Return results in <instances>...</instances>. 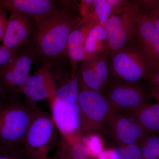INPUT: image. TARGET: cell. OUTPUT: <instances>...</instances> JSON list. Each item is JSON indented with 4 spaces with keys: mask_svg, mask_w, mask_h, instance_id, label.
<instances>
[{
    "mask_svg": "<svg viewBox=\"0 0 159 159\" xmlns=\"http://www.w3.org/2000/svg\"><path fill=\"white\" fill-rule=\"evenodd\" d=\"M34 22L30 40L36 57L42 64L51 65L57 58L65 57L69 35L83 24L84 20L80 13L77 2L66 1L62 7L54 13Z\"/></svg>",
    "mask_w": 159,
    "mask_h": 159,
    "instance_id": "obj_1",
    "label": "cell"
},
{
    "mask_svg": "<svg viewBox=\"0 0 159 159\" xmlns=\"http://www.w3.org/2000/svg\"><path fill=\"white\" fill-rule=\"evenodd\" d=\"M79 75L58 84L50 99L51 116L61 136L69 139H82L81 112L78 102Z\"/></svg>",
    "mask_w": 159,
    "mask_h": 159,
    "instance_id": "obj_2",
    "label": "cell"
},
{
    "mask_svg": "<svg viewBox=\"0 0 159 159\" xmlns=\"http://www.w3.org/2000/svg\"><path fill=\"white\" fill-rule=\"evenodd\" d=\"M21 93L12 94L0 105V146L24 149L27 131L38 109Z\"/></svg>",
    "mask_w": 159,
    "mask_h": 159,
    "instance_id": "obj_3",
    "label": "cell"
},
{
    "mask_svg": "<svg viewBox=\"0 0 159 159\" xmlns=\"http://www.w3.org/2000/svg\"><path fill=\"white\" fill-rule=\"evenodd\" d=\"M51 114L38 108L26 132L24 150L29 159H51L49 152L60 138Z\"/></svg>",
    "mask_w": 159,
    "mask_h": 159,
    "instance_id": "obj_4",
    "label": "cell"
},
{
    "mask_svg": "<svg viewBox=\"0 0 159 159\" xmlns=\"http://www.w3.org/2000/svg\"><path fill=\"white\" fill-rule=\"evenodd\" d=\"M140 11L141 9L136 1H130L128 4L111 15L105 26L107 32V51L109 55L135 43Z\"/></svg>",
    "mask_w": 159,
    "mask_h": 159,
    "instance_id": "obj_5",
    "label": "cell"
},
{
    "mask_svg": "<svg viewBox=\"0 0 159 159\" xmlns=\"http://www.w3.org/2000/svg\"><path fill=\"white\" fill-rule=\"evenodd\" d=\"M111 80L136 84L150 75L136 43L124 47L109 55Z\"/></svg>",
    "mask_w": 159,
    "mask_h": 159,
    "instance_id": "obj_6",
    "label": "cell"
},
{
    "mask_svg": "<svg viewBox=\"0 0 159 159\" xmlns=\"http://www.w3.org/2000/svg\"><path fill=\"white\" fill-rule=\"evenodd\" d=\"M78 97L84 135L98 134L106 126L108 116L114 110L104 94L92 90L79 79Z\"/></svg>",
    "mask_w": 159,
    "mask_h": 159,
    "instance_id": "obj_7",
    "label": "cell"
},
{
    "mask_svg": "<svg viewBox=\"0 0 159 159\" xmlns=\"http://www.w3.org/2000/svg\"><path fill=\"white\" fill-rule=\"evenodd\" d=\"M35 58V50L30 40L15 51L9 62L0 71V82L9 94L21 93Z\"/></svg>",
    "mask_w": 159,
    "mask_h": 159,
    "instance_id": "obj_8",
    "label": "cell"
},
{
    "mask_svg": "<svg viewBox=\"0 0 159 159\" xmlns=\"http://www.w3.org/2000/svg\"><path fill=\"white\" fill-rule=\"evenodd\" d=\"M103 94L112 108L119 112L138 108L149 103L150 99L148 91L139 83H125L110 80Z\"/></svg>",
    "mask_w": 159,
    "mask_h": 159,
    "instance_id": "obj_9",
    "label": "cell"
},
{
    "mask_svg": "<svg viewBox=\"0 0 159 159\" xmlns=\"http://www.w3.org/2000/svg\"><path fill=\"white\" fill-rule=\"evenodd\" d=\"M136 42L150 75L159 71V31L141 9L138 20Z\"/></svg>",
    "mask_w": 159,
    "mask_h": 159,
    "instance_id": "obj_10",
    "label": "cell"
},
{
    "mask_svg": "<svg viewBox=\"0 0 159 159\" xmlns=\"http://www.w3.org/2000/svg\"><path fill=\"white\" fill-rule=\"evenodd\" d=\"M51 65H42L34 75L26 80L21 93L26 103L36 107L38 102L45 99L50 100L55 95L56 84L50 70Z\"/></svg>",
    "mask_w": 159,
    "mask_h": 159,
    "instance_id": "obj_11",
    "label": "cell"
},
{
    "mask_svg": "<svg viewBox=\"0 0 159 159\" xmlns=\"http://www.w3.org/2000/svg\"><path fill=\"white\" fill-rule=\"evenodd\" d=\"M106 126L111 135L119 145H139L148 134L132 117L115 110L108 116Z\"/></svg>",
    "mask_w": 159,
    "mask_h": 159,
    "instance_id": "obj_12",
    "label": "cell"
},
{
    "mask_svg": "<svg viewBox=\"0 0 159 159\" xmlns=\"http://www.w3.org/2000/svg\"><path fill=\"white\" fill-rule=\"evenodd\" d=\"M65 1L0 0V9L24 15L34 22L44 18L62 7Z\"/></svg>",
    "mask_w": 159,
    "mask_h": 159,
    "instance_id": "obj_13",
    "label": "cell"
},
{
    "mask_svg": "<svg viewBox=\"0 0 159 159\" xmlns=\"http://www.w3.org/2000/svg\"><path fill=\"white\" fill-rule=\"evenodd\" d=\"M34 24L33 20L24 15L10 12L2 42L3 45L16 51L30 40Z\"/></svg>",
    "mask_w": 159,
    "mask_h": 159,
    "instance_id": "obj_14",
    "label": "cell"
},
{
    "mask_svg": "<svg viewBox=\"0 0 159 159\" xmlns=\"http://www.w3.org/2000/svg\"><path fill=\"white\" fill-rule=\"evenodd\" d=\"M91 29L84 22L72 31L69 35L66 47L65 57L69 60L72 69L71 74L73 76L78 73V62L88 61L84 43L86 38Z\"/></svg>",
    "mask_w": 159,
    "mask_h": 159,
    "instance_id": "obj_15",
    "label": "cell"
},
{
    "mask_svg": "<svg viewBox=\"0 0 159 159\" xmlns=\"http://www.w3.org/2000/svg\"><path fill=\"white\" fill-rule=\"evenodd\" d=\"M137 121L148 134L159 135V103H147L138 108L123 111Z\"/></svg>",
    "mask_w": 159,
    "mask_h": 159,
    "instance_id": "obj_16",
    "label": "cell"
},
{
    "mask_svg": "<svg viewBox=\"0 0 159 159\" xmlns=\"http://www.w3.org/2000/svg\"><path fill=\"white\" fill-rule=\"evenodd\" d=\"M107 32L105 27L93 26L86 38L84 48L88 61L94 59L107 51Z\"/></svg>",
    "mask_w": 159,
    "mask_h": 159,
    "instance_id": "obj_17",
    "label": "cell"
},
{
    "mask_svg": "<svg viewBox=\"0 0 159 159\" xmlns=\"http://www.w3.org/2000/svg\"><path fill=\"white\" fill-rule=\"evenodd\" d=\"M83 138L68 139L61 136L54 159H90Z\"/></svg>",
    "mask_w": 159,
    "mask_h": 159,
    "instance_id": "obj_18",
    "label": "cell"
},
{
    "mask_svg": "<svg viewBox=\"0 0 159 159\" xmlns=\"http://www.w3.org/2000/svg\"><path fill=\"white\" fill-rule=\"evenodd\" d=\"M108 57L109 54L106 51L90 60L94 73L104 89L109 82L110 77Z\"/></svg>",
    "mask_w": 159,
    "mask_h": 159,
    "instance_id": "obj_19",
    "label": "cell"
},
{
    "mask_svg": "<svg viewBox=\"0 0 159 159\" xmlns=\"http://www.w3.org/2000/svg\"><path fill=\"white\" fill-rule=\"evenodd\" d=\"M84 61L79 71L80 82L87 88L103 93L104 89L94 73L90 61Z\"/></svg>",
    "mask_w": 159,
    "mask_h": 159,
    "instance_id": "obj_20",
    "label": "cell"
},
{
    "mask_svg": "<svg viewBox=\"0 0 159 159\" xmlns=\"http://www.w3.org/2000/svg\"><path fill=\"white\" fill-rule=\"evenodd\" d=\"M93 13L98 24L105 27L113 13L112 8L107 0H93Z\"/></svg>",
    "mask_w": 159,
    "mask_h": 159,
    "instance_id": "obj_21",
    "label": "cell"
},
{
    "mask_svg": "<svg viewBox=\"0 0 159 159\" xmlns=\"http://www.w3.org/2000/svg\"><path fill=\"white\" fill-rule=\"evenodd\" d=\"M90 158L97 159L103 151V142L98 134H91L83 138Z\"/></svg>",
    "mask_w": 159,
    "mask_h": 159,
    "instance_id": "obj_22",
    "label": "cell"
},
{
    "mask_svg": "<svg viewBox=\"0 0 159 159\" xmlns=\"http://www.w3.org/2000/svg\"><path fill=\"white\" fill-rule=\"evenodd\" d=\"M140 9L150 18L159 31V0L136 1Z\"/></svg>",
    "mask_w": 159,
    "mask_h": 159,
    "instance_id": "obj_23",
    "label": "cell"
},
{
    "mask_svg": "<svg viewBox=\"0 0 159 159\" xmlns=\"http://www.w3.org/2000/svg\"><path fill=\"white\" fill-rule=\"evenodd\" d=\"M113 150L117 159H142L139 144L119 145L113 148Z\"/></svg>",
    "mask_w": 159,
    "mask_h": 159,
    "instance_id": "obj_24",
    "label": "cell"
},
{
    "mask_svg": "<svg viewBox=\"0 0 159 159\" xmlns=\"http://www.w3.org/2000/svg\"><path fill=\"white\" fill-rule=\"evenodd\" d=\"M0 159H29L24 149L0 146Z\"/></svg>",
    "mask_w": 159,
    "mask_h": 159,
    "instance_id": "obj_25",
    "label": "cell"
},
{
    "mask_svg": "<svg viewBox=\"0 0 159 159\" xmlns=\"http://www.w3.org/2000/svg\"><path fill=\"white\" fill-rule=\"evenodd\" d=\"M142 140L153 149L159 159V135L148 134Z\"/></svg>",
    "mask_w": 159,
    "mask_h": 159,
    "instance_id": "obj_26",
    "label": "cell"
},
{
    "mask_svg": "<svg viewBox=\"0 0 159 159\" xmlns=\"http://www.w3.org/2000/svg\"><path fill=\"white\" fill-rule=\"evenodd\" d=\"M80 13L84 20L94 10L93 0H83L79 5Z\"/></svg>",
    "mask_w": 159,
    "mask_h": 159,
    "instance_id": "obj_27",
    "label": "cell"
},
{
    "mask_svg": "<svg viewBox=\"0 0 159 159\" xmlns=\"http://www.w3.org/2000/svg\"><path fill=\"white\" fill-rule=\"evenodd\" d=\"M14 52L3 45H0V71L9 62Z\"/></svg>",
    "mask_w": 159,
    "mask_h": 159,
    "instance_id": "obj_28",
    "label": "cell"
},
{
    "mask_svg": "<svg viewBox=\"0 0 159 159\" xmlns=\"http://www.w3.org/2000/svg\"><path fill=\"white\" fill-rule=\"evenodd\" d=\"M139 145L142 151V159H158L153 149L144 141L142 140Z\"/></svg>",
    "mask_w": 159,
    "mask_h": 159,
    "instance_id": "obj_29",
    "label": "cell"
},
{
    "mask_svg": "<svg viewBox=\"0 0 159 159\" xmlns=\"http://www.w3.org/2000/svg\"><path fill=\"white\" fill-rule=\"evenodd\" d=\"M8 20L6 10L0 9V42H2L6 32Z\"/></svg>",
    "mask_w": 159,
    "mask_h": 159,
    "instance_id": "obj_30",
    "label": "cell"
},
{
    "mask_svg": "<svg viewBox=\"0 0 159 159\" xmlns=\"http://www.w3.org/2000/svg\"><path fill=\"white\" fill-rule=\"evenodd\" d=\"M112 8L113 13L123 8L129 3L130 1L125 0H107Z\"/></svg>",
    "mask_w": 159,
    "mask_h": 159,
    "instance_id": "obj_31",
    "label": "cell"
},
{
    "mask_svg": "<svg viewBox=\"0 0 159 159\" xmlns=\"http://www.w3.org/2000/svg\"><path fill=\"white\" fill-rule=\"evenodd\" d=\"M146 80L150 84L151 88H159V71L151 74Z\"/></svg>",
    "mask_w": 159,
    "mask_h": 159,
    "instance_id": "obj_32",
    "label": "cell"
},
{
    "mask_svg": "<svg viewBox=\"0 0 159 159\" xmlns=\"http://www.w3.org/2000/svg\"><path fill=\"white\" fill-rule=\"evenodd\" d=\"M97 159H117L113 149L104 150Z\"/></svg>",
    "mask_w": 159,
    "mask_h": 159,
    "instance_id": "obj_33",
    "label": "cell"
},
{
    "mask_svg": "<svg viewBox=\"0 0 159 159\" xmlns=\"http://www.w3.org/2000/svg\"><path fill=\"white\" fill-rule=\"evenodd\" d=\"M10 95L0 82V105L6 100Z\"/></svg>",
    "mask_w": 159,
    "mask_h": 159,
    "instance_id": "obj_34",
    "label": "cell"
},
{
    "mask_svg": "<svg viewBox=\"0 0 159 159\" xmlns=\"http://www.w3.org/2000/svg\"><path fill=\"white\" fill-rule=\"evenodd\" d=\"M148 94L150 99H154L159 103V88H151Z\"/></svg>",
    "mask_w": 159,
    "mask_h": 159,
    "instance_id": "obj_35",
    "label": "cell"
}]
</instances>
